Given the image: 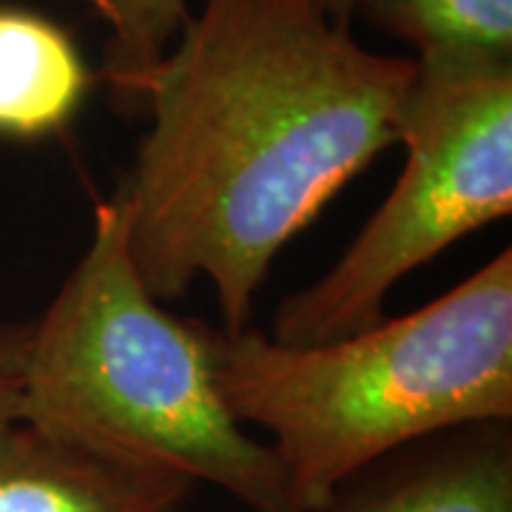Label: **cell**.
I'll list each match as a JSON object with an SVG mask.
<instances>
[{"label":"cell","instance_id":"1","mask_svg":"<svg viewBox=\"0 0 512 512\" xmlns=\"http://www.w3.org/2000/svg\"><path fill=\"white\" fill-rule=\"evenodd\" d=\"M413 77L311 0H205L140 86L151 126L114 194L151 296L208 279L222 333L248 328L276 254L396 146Z\"/></svg>","mask_w":512,"mask_h":512},{"label":"cell","instance_id":"2","mask_svg":"<svg viewBox=\"0 0 512 512\" xmlns=\"http://www.w3.org/2000/svg\"><path fill=\"white\" fill-rule=\"evenodd\" d=\"M222 402L274 436L293 510L322 512L350 478L413 444L512 416V251L453 291L345 339L282 345L217 333Z\"/></svg>","mask_w":512,"mask_h":512},{"label":"cell","instance_id":"3","mask_svg":"<svg viewBox=\"0 0 512 512\" xmlns=\"http://www.w3.org/2000/svg\"><path fill=\"white\" fill-rule=\"evenodd\" d=\"M217 330L160 308L137 274L117 197L29 328L18 419L137 470L214 484L254 512L293 510L274 447L222 402Z\"/></svg>","mask_w":512,"mask_h":512},{"label":"cell","instance_id":"4","mask_svg":"<svg viewBox=\"0 0 512 512\" xmlns=\"http://www.w3.org/2000/svg\"><path fill=\"white\" fill-rule=\"evenodd\" d=\"M396 143L393 191L328 274L282 302L276 342L322 345L376 325L404 276L510 214L512 63L416 60Z\"/></svg>","mask_w":512,"mask_h":512},{"label":"cell","instance_id":"5","mask_svg":"<svg viewBox=\"0 0 512 512\" xmlns=\"http://www.w3.org/2000/svg\"><path fill=\"white\" fill-rule=\"evenodd\" d=\"M191 484L0 421V512H183Z\"/></svg>","mask_w":512,"mask_h":512},{"label":"cell","instance_id":"6","mask_svg":"<svg viewBox=\"0 0 512 512\" xmlns=\"http://www.w3.org/2000/svg\"><path fill=\"white\" fill-rule=\"evenodd\" d=\"M322 512H512L507 421L458 427L382 476L350 478Z\"/></svg>","mask_w":512,"mask_h":512},{"label":"cell","instance_id":"7","mask_svg":"<svg viewBox=\"0 0 512 512\" xmlns=\"http://www.w3.org/2000/svg\"><path fill=\"white\" fill-rule=\"evenodd\" d=\"M94 74L57 23L0 9V134L46 137L69 126Z\"/></svg>","mask_w":512,"mask_h":512},{"label":"cell","instance_id":"8","mask_svg":"<svg viewBox=\"0 0 512 512\" xmlns=\"http://www.w3.org/2000/svg\"><path fill=\"white\" fill-rule=\"evenodd\" d=\"M356 12L416 46V60L512 63V0H359Z\"/></svg>","mask_w":512,"mask_h":512},{"label":"cell","instance_id":"9","mask_svg":"<svg viewBox=\"0 0 512 512\" xmlns=\"http://www.w3.org/2000/svg\"><path fill=\"white\" fill-rule=\"evenodd\" d=\"M109 26L103 80L123 111H140V86L191 20L188 0H92Z\"/></svg>","mask_w":512,"mask_h":512},{"label":"cell","instance_id":"10","mask_svg":"<svg viewBox=\"0 0 512 512\" xmlns=\"http://www.w3.org/2000/svg\"><path fill=\"white\" fill-rule=\"evenodd\" d=\"M26 339H29V328L0 325V421L20 416Z\"/></svg>","mask_w":512,"mask_h":512},{"label":"cell","instance_id":"11","mask_svg":"<svg viewBox=\"0 0 512 512\" xmlns=\"http://www.w3.org/2000/svg\"><path fill=\"white\" fill-rule=\"evenodd\" d=\"M311 3H316L319 9H325L330 18L345 20V23L356 12V6H359V0H311Z\"/></svg>","mask_w":512,"mask_h":512}]
</instances>
